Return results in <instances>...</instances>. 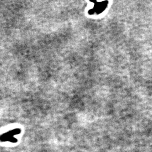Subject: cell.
Wrapping results in <instances>:
<instances>
[{
    "mask_svg": "<svg viewBox=\"0 0 152 152\" xmlns=\"http://www.w3.org/2000/svg\"><path fill=\"white\" fill-rule=\"evenodd\" d=\"M21 132L19 129H15L12 131L7 132L0 136V141L2 142L5 141H10L11 143H16L17 142V139L15 138L14 135H17Z\"/></svg>",
    "mask_w": 152,
    "mask_h": 152,
    "instance_id": "obj_1",
    "label": "cell"
}]
</instances>
